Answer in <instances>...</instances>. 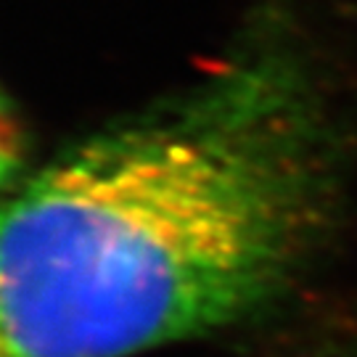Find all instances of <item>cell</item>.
Instances as JSON below:
<instances>
[{
    "label": "cell",
    "instance_id": "obj_1",
    "mask_svg": "<svg viewBox=\"0 0 357 357\" xmlns=\"http://www.w3.org/2000/svg\"><path fill=\"white\" fill-rule=\"evenodd\" d=\"M286 6L0 202L8 357H135L275 307L339 204L342 128Z\"/></svg>",
    "mask_w": 357,
    "mask_h": 357
},
{
    "label": "cell",
    "instance_id": "obj_2",
    "mask_svg": "<svg viewBox=\"0 0 357 357\" xmlns=\"http://www.w3.org/2000/svg\"><path fill=\"white\" fill-rule=\"evenodd\" d=\"M24 165V130L0 88V191L16 183Z\"/></svg>",
    "mask_w": 357,
    "mask_h": 357
},
{
    "label": "cell",
    "instance_id": "obj_3",
    "mask_svg": "<svg viewBox=\"0 0 357 357\" xmlns=\"http://www.w3.org/2000/svg\"><path fill=\"white\" fill-rule=\"evenodd\" d=\"M0 357H8V355H6V352H3V347H0Z\"/></svg>",
    "mask_w": 357,
    "mask_h": 357
}]
</instances>
